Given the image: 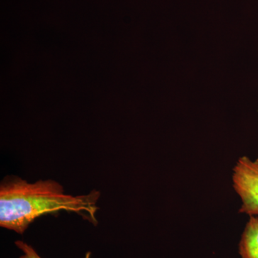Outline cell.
I'll list each match as a JSON object with an SVG mask.
<instances>
[{
  "label": "cell",
  "instance_id": "6da1fadb",
  "mask_svg": "<svg viewBox=\"0 0 258 258\" xmlns=\"http://www.w3.org/2000/svg\"><path fill=\"white\" fill-rule=\"evenodd\" d=\"M100 197L97 190L86 195H66L53 180L29 183L16 176L5 178L0 185V226L23 235L38 217L62 210L79 214L96 225Z\"/></svg>",
  "mask_w": 258,
  "mask_h": 258
},
{
  "label": "cell",
  "instance_id": "7a4b0ae2",
  "mask_svg": "<svg viewBox=\"0 0 258 258\" xmlns=\"http://www.w3.org/2000/svg\"><path fill=\"white\" fill-rule=\"evenodd\" d=\"M232 182L242 201L240 212L258 217V159L240 158L233 169Z\"/></svg>",
  "mask_w": 258,
  "mask_h": 258
},
{
  "label": "cell",
  "instance_id": "3957f363",
  "mask_svg": "<svg viewBox=\"0 0 258 258\" xmlns=\"http://www.w3.org/2000/svg\"><path fill=\"white\" fill-rule=\"evenodd\" d=\"M242 258H258V217H250L239 244Z\"/></svg>",
  "mask_w": 258,
  "mask_h": 258
},
{
  "label": "cell",
  "instance_id": "277c9868",
  "mask_svg": "<svg viewBox=\"0 0 258 258\" xmlns=\"http://www.w3.org/2000/svg\"><path fill=\"white\" fill-rule=\"evenodd\" d=\"M15 244L23 252V254L19 258H42L31 245L23 241H16ZM83 258H91V252H88Z\"/></svg>",
  "mask_w": 258,
  "mask_h": 258
}]
</instances>
